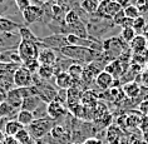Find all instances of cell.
Here are the masks:
<instances>
[{
  "label": "cell",
  "mask_w": 148,
  "mask_h": 144,
  "mask_svg": "<svg viewBox=\"0 0 148 144\" xmlns=\"http://www.w3.org/2000/svg\"><path fill=\"white\" fill-rule=\"evenodd\" d=\"M59 51L64 55L65 58L70 59V60L75 61V63H92L93 60H97L99 53L97 50L93 49H88V48H83V46H65L59 49Z\"/></svg>",
  "instance_id": "obj_1"
},
{
  "label": "cell",
  "mask_w": 148,
  "mask_h": 144,
  "mask_svg": "<svg viewBox=\"0 0 148 144\" xmlns=\"http://www.w3.org/2000/svg\"><path fill=\"white\" fill-rule=\"evenodd\" d=\"M54 123L55 121L51 120L49 117L36 118L29 127H27V129L35 140H40V139H43L45 135L49 134L51 128L54 127Z\"/></svg>",
  "instance_id": "obj_2"
},
{
  "label": "cell",
  "mask_w": 148,
  "mask_h": 144,
  "mask_svg": "<svg viewBox=\"0 0 148 144\" xmlns=\"http://www.w3.org/2000/svg\"><path fill=\"white\" fill-rule=\"evenodd\" d=\"M39 48H42L40 45L32 42H27V40H21L18 45V55L20 57L21 61L25 63L28 60H33V59H38L39 55Z\"/></svg>",
  "instance_id": "obj_3"
},
{
  "label": "cell",
  "mask_w": 148,
  "mask_h": 144,
  "mask_svg": "<svg viewBox=\"0 0 148 144\" xmlns=\"http://www.w3.org/2000/svg\"><path fill=\"white\" fill-rule=\"evenodd\" d=\"M122 9H123V6L117 0H101L97 15L101 18H104V19H112Z\"/></svg>",
  "instance_id": "obj_4"
},
{
  "label": "cell",
  "mask_w": 148,
  "mask_h": 144,
  "mask_svg": "<svg viewBox=\"0 0 148 144\" xmlns=\"http://www.w3.org/2000/svg\"><path fill=\"white\" fill-rule=\"evenodd\" d=\"M14 87L15 88H30L34 85L33 74L29 73L24 66H19L13 74Z\"/></svg>",
  "instance_id": "obj_5"
},
{
  "label": "cell",
  "mask_w": 148,
  "mask_h": 144,
  "mask_svg": "<svg viewBox=\"0 0 148 144\" xmlns=\"http://www.w3.org/2000/svg\"><path fill=\"white\" fill-rule=\"evenodd\" d=\"M21 42L19 34L15 33H0V53L13 49H18V45Z\"/></svg>",
  "instance_id": "obj_6"
},
{
  "label": "cell",
  "mask_w": 148,
  "mask_h": 144,
  "mask_svg": "<svg viewBox=\"0 0 148 144\" xmlns=\"http://www.w3.org/2000/svg\"><path fill=\"white\" fill-rule=\"evenodd\" d=\"M66 112L68 110H66L64 104H62V103H59L57 100H53L49 104H47V115L54 121L57 119H60V118L65 117Z\"/></svg>",
  "instance_id": "obj_7"
},
{
  "label": "cell",
  "mask_w": 148,
  "mask_h": 144,
  "mask_svg": "<svg viewBox=\"0 0 148 144\" xmlns=\"http://www.w3.org/2000/svg\"><path fill=\"white\" fill-rule=\"evenodd\" d=\"M21 15H23L24 20L27 24H33L35 23V21L40 20L44 15V9L42 6H38V5H30L29 8H27L24 10L23 13H21Z\"/></svg>",
  "instance_id": "obj_8"
},
{
  "label": "cell",
  "mask_w": 148,
  "mask_h": 144,
  "mask_svg": "<svg viewBox=\"0 0 148 144\" xmlns=\"http://www.w3.org/2000/svg\"><path fill=\"white\" fill-rule=\"evenodd\" d=\"M57 53L54 51V49L50 48H43L39 51L38 55V61L40 64H45V65H54L57 61Z\"/></svg>",
  "instance_id": "obj_9"
},
{
  "label": "cell",
  "mask_w": 148,
  "mask_h": 144,
  "mask_svg": "<svg viewBox=\"0 0 148 144\" xmlns=\"http://www.w3.org/2000/svg\"><path fill=\"white\" fill-rule=\"evenodd\" d=\"M95 84L98 85L99 89L102 90H108L112 88L113 83H114V78L112 75L109 74V73H107L106 70H102L101 73L97 75V78H95Z\"/></svg>",
  "instance_id": "obj_10"
},
{
  "label": "cell",
  "mask_w": 148,
  "mask_h": 144,
  "mask_svg": "<svg viewBox=\"0 0 148 144\" xmlns=\"http://www.w3.org/2000/svg\"><path fill=\"white\" fill-rule=\"evenodd\" d=\"M5 102L12 105L13 108L20 109L21 104H23V97H21L19 89H18V88H14V89L9 90L8 93L5 94Z\"/></svg>",
  "instance_id": "obj_11"
},
{
  "label": "cell",
  "mask_w": 148,
  "mask_h": 144,
  "mask_svg": "<svg viewBox=\"0 0 148 144\" xmlns=\"http://www.w3.org/2000/svg\"><path fill=\"white\" fill-rule=\"evenodd\" d=\"M73 79L68 74V72H60L55 75V85L62 90H68L69 88L73 87Z\"/></svg>",
  "instance_id": "obj_12"
},
{
  "label": "cell",
  "mask_w": 148,
  "mask_h": 144,
  "mask_svg": "<svg viewBox=\"0 0 148 144\" xmlns=\"http://www.w3.org/2000/svg\"><path fill=\"white\" fill-rule=\"evenodd\" d=\"M21 129H24V127L16 119H9L3 127V132L5 136H15L16 133H19Z\"/></svg>",
  "instance_id": "obj_13"
},
{
  "label": "cell",
  "mask_w": 148,
  "mask_h": 144,
  "mask_svg": "<svg viewBox=\"0 0 148 144\" xmlns=\"http://www.w3.org/2000/svg\"><path fill=\"white\" fill-rule=\"evenodd\" d=\"M43 104V102L36 97V95H30V97L23 99V104H21V110H28V112L34 113L40 105Z\"/></svg>",
  "instance_id": "obj_14"
},
{
  "label": "cell",
  "mask_w": 148,
  "mask_h": 144,
  "mask_svg": "<svg viewBox=\"0 0 148 144\" xmlns=\"http://www.w3.org/2000/svg\"><path fill=\"white\" fill-rule=\"evenodd\" d=\"M104 70L107 73H109L113 78H114V76H121L122 74H123V72H124V64L121 60L113 59L112 61L108 63V64L106 65Z\"/></svg>",
  "instance_id": "obj_15"
},
{
  "label": "cell",
  "mask_w": 148,
  "mask_h": 144,
  "mask_svg": "<svg viewBox=\"0 0 148 144\" xmlns=\"http://www.w3.org/2000/svg\"><path fill=\"white\" fill-rule=\"evenodd\" d=\"M147 44H148L147 39L142 34H137L136 38L129 43V45H131V49L133 53L138 54V53H142V51L147 50Z\"/></svg>",
  "instance_id": "obj_16"
},
{
  "label": "cell",
  "mask_w": 148,
  "mask_h": 144,
  "mask_svg": "<svg viewBox=\"0 0 148 144\" xmlns=\"http://www.w3.org/2000/svg\"><path fill=\"white\" fill-rule=\"evenodd\" d=\"M19 35L21 40H27V42H32V43H35L38 44V45L43 46V48H47L45 45H44V43L42 42V39L38 38L36 35H34V33H33L30 29L27 28V27H21L19 29Z\"/></svg>",
  "instance_id": "obj_17"
},
{
  "label": "cell",
  "mask_w": 148,
  "mask_h": 144,
  "mask_svg": "<svg viewBox=\"0 0 148 144\" xmlns=\"http://www.w3.org/2000/svg\"><path fill=\"white\" fill-rule=\"evenodd\" d=\"M21 27L15 21L8 19V18L0 16V33H15Z\"/></svg>",
  "instance_id": "obj_18"
},
{
  "label": "cell",
  "mask_w": 148,
  "mask_h": 144,
  "mask_svg": "<svg viewBox=\"0 0 148 144\" xmlns=\"http://www.w3.org/2000/svg\"><path fill=\"white\" fill-rule=\"evenodd\" d=\"M48 135H50L53 139H55L59 144H65L66 130H65V128L63 127V125H54Z\"/></svg>",
  "instance_id": "obj_19"
},
{
  "label": "cell",
  "mask_w": 148,
  "mask_h": 144,
  "mask_svg": "<svg viewBox=\"0 0 148 144\" xmlns=\"http://www.w3.org/2000/svg\"><path fill=\"white\" fill-rule=\"evenodd\" d=\"M66 72H68V74L72 76L74 84H75L77 82L82 83V82H80V78H82V74H83V65L82 64H79V63H73V64L68 68ZM74 84H73V85H74Z\"/></svg>",
  "instance_id": "obj_20"
},
{
  "label": "cell",
  "mask_w": 148,
  "mask_h": 144,
  "mask_svg": "<svg viewBox=\"0 0 148 144\" xmlns=\"http://www.w3.org/2000/svg\"><path fill=\"white\" fill-rule=\"evenodd\" d=\"M34 119H35V117H34V114H33L32 112H28V110H21V109L18 112L16 120L19 121V123L23 125L24 128L29 127V125L34 121Z\"/></svg>",
  "instance_id": "obj_21"
},
{
  "label": "cell",
  "mask_w": 148,
  "mask_h": 144,
  "mask_svg": "<svg viewBox=\"0 0 148 144\" xmlns=\"http://www.w3.org/2000/svg\"><path fill=\"white\" fill-rule=\"evenodd\" d=\"M101 0H82L80 1V8L87 14H97Z\"/></svg>",
  "instance_id": "obj_22"
},
{
  "label": "cell",
  "mask_w": 148,
  "mask_h": 144,
  "mask_svg": "<svg viewBox=\"0 0 148 144\" xmlns=\"http://www.w3.org/2000/svg\"><path fill=\"white\" fill-rule=\"evenodd\" d=\"M55 75V69L54 65H45V64H40L38 69V76L42 80H49L50 78H53Z\"/></svg>",
  "instance_id": "obj_23"
},
{
  "label": "cell",
  "mask_w": 148,
  "mask_h": 144,
  "mask_svg": "<svg viewBox=\"0 0 148 144\" xmlns=\"http://www.w3.org/2000/svg\"><path fill=\"white\" fill-rule=\"evenodd\" d=\"M122 90H123V93H124L125 97H128V98H136V97H138V95H139L140 87L137 83L131 82V83L124 84V87H123V89H122Z\"/></svg>",
  "instance_id": "obj_24"
},
{
  "label": "cell",
  "mask_w": 148,
  "mask_h": 144,
  "mask_svg": "<svg viewBox=\"0 0 148 144\" xmlns=\"http://www.w3.org/2000/svg\"><path fill=\"white\" fill-rule=\"evenodd\" d=\"M14 138H15L20 144H36V140L30 135V133L28 132L27 128L21 129L19 133H16V135L14 136Z\"/></svg>",
  "instance_id": "obj_25"
},
{
  "label": "cell",
  "mask_w": 148,
  "mask_h": 144,
  "mask_svg": "<svg viewBox=\"0 0 148 144\" xmlns=\"http://www.w3.org/2000/svg\"><path fill=\"white\" fill-rule=\"evenodd\" d=\"M18 112L19 110L15 109V108H13L10 104H8L5 100L0 104V118H10V117H13V115H18Z\"/></svg>",
  "instance_id": "obj_26"
},
{
  "label": "cell",
  "mask_w": 148,
  "mask_h": 144,
  "mask_svg": "<svg viewBox=\"0 0 148 144\" xmlns=\"http://www.w3.org/2000/svg\"><path fill=\"white\" fill-rule=\"evenodd\" d=\"M64 24L66 25V27H73V25H75L77 23H79L80 21V16H79V14L75 12V10H73V9H70L69 12H66L65 13V15H64Z\"/></svg>",
  "instance_id": "obj_27"
},
{
  "label": "cell",
  "mask_w": 148,
  "mask_h": 144,
  "mask_svg": "<svg viewBox=\"0 0 148 144\" xmlns=\"http://www.w3.org/2000/svg\"><path fill=\"white\" fill-rule=\"evenodd\" d=\"M125 119H127V124L128 125H132V127H138L139 128L140 121H142V119H143V115L139 112H133V113L129 114V115L125 117Z\"/></svg>",
  "instance_id": "obj_28"
},
{
  "label": "cell",
  "mask_w": 148,
  "mask_h": 144,
  "mask_svg": "<svg viewBox=\"0 0 148 144\" xmlns=\"http://www.w3.org/2000/svg\"><path fill=\"white\" fill-rule=\"evenodd\" d=\"M123 12L125 14V18H129V19H132V20H134L136 18L140 16V12L138 10V8L133 4H127L123 8Z\"/></svg>",
  "instance_id": "obj_29"
},
{
  "label": "cell",
  "mask_w": 148,
  "mask_h": 144,
  "mask_svg": "<svg viewBox=\"0 0 148 144\" xmlns=\"http://www.w3.org/2000/svg\"><path fill=\"white\" fill-rule=\"evenodd\" d=\"M21 66H24V68L27 69L29 73H32L33 75H35L36 73H38L40 63L38 61V59H33V60H28V61L23 63V65H21Z\"/></svg>",
  "instance_id": "obj_30"
},
{
  "label": "cell",
  "mask_w": 148,
  "mask_h": 144,
  "mask_svg": "<svg viewBox=\"0 0 148 144\" xmlns=\"http://www.w3.org/2000/svg\"><path fill=\"white\" fill-rule=\"evenodd\" d=\"M136 35H137V33L134 31V29L133 28L122 29V31H121V38L125 43H131L132 40L136 38Z\"/></svg>",
  "instance_id": "obj_31"
},
{
  "label": "cell",
  "mask_w": 148,
  "mask_h": 144,
  "mask_svg": "<svg viewBox=\"0 0 148 144\" xmlns=\"http://www.w3.org/2000/svg\"><path fill=\"white\" fill-rule=\"evenodd\" d=\"M147 25V21H146V18L144 16H138L134 20H133V29H134V31L137 34H140V31L144 30V28H146Z\"/></svg>",
  "instance_id": "obj_32"
},
{
  "label": "cell",
  "mask_w": 148,
  "mask_h": 144,
  "mask_svg": "<svg viewBox=\"0 0 148 144\" xmlns=\"http://www.w3.org/2000/svg\"><path fill=\"white\" fill-rule=\"evenodd\" d=\"M121 135V130L116 127H109L108 132H107V139H108V142L110 143H116V139L118 142V138H119Z\"/></svg>",
  "instance_id": "obj_33"
},
{
  "label": "cell",
  "mask_w": 148,
  "mask_h": 144,
  "mask_svg": "<svg viewBox=\"0 0 148 144\" xmlns=\"http://www.w3.org/2000/svg\"><path fill=\"white\" fill-rule=\"evenodd\" d=\"M124 19H125V14L123 12V9H122V10H119V12H118L116 15L112 18V21L114 23V25H118V27H121Z\"/></svg>",
  "instance_id": "obj_34"
},
{
  "label": "cell",
  "mask_w": 148,
  "mask_h": 144,
  "mask_svg": "<svg viewBox=\"0 0 148 144\" xmlns=\"http://www.w3.org/2000/svg\"><path fill=\"white\" fill-rule=\"evenodd\" d=\"M14 1H15L16 8L20 10V13H23L25 9L32 5V0H14Z\"/></svg>",
  "instance_id": "obj_35"
},
{
  "label": "cell",
  "mask_w": 148,
  "mask_h": 144,
  "mask_svg": "<svg viewBox=\"0 0 148 144\" xmlns=\"http://www.w3.org/2000/svg\"><path fill=\"white\" fill-rule=\"evenodd\" d=\"M138 112L142 114L143 117H147V115H148V99H144V100L139 104Z\"/></svg>",
  "instance_id": "obj_36"
},
{
  "label": "cell",
  "mask_w": 148,
  "mask_h": 144,
  "mask_svg": "<svg viewBox=\"0 0 148 144\" xmlns=\"http://www.w3.org/2000/svg\"><path fill=\"white\" fill-rule=\"evenodd\" d=\"M139 129L142 133H147L148 132V115L147 117H143L142 121H140V125H139Z\"/></svg>",
  "instance_id": "obj_37"
},
{
  "label": "cell",
  "mask_w": 148,
  "mask_h": 144,
  "mask_svg": "<svg viewBox=\"0 0 148 144\" xmlns=\"http://www.w3.org/2000/svg\"><path fill=\"white\" fill-rule=\"evenodd\" d=\"M122 29H127V28H133V20L129 19V18H125V19L123 20V23H122L121 25Z\"/></svg>",
  "instance_id": "obj_38"
},
{
  "label": "cell",
  "mask_w": 148,
  "mask_h": 144,
  "mask_svg": "<svg viewBox=\"0 0 148 144\" xmlns=\"http://www.w3.org/2000/svg\"><path fill=\"white\" fill-rule=\"evenodd\" d=\"M82 144H103V143H102V140L98 138H88L84 140Z\"/></svg>",
  "instance_id": "obj_39"
},
{
  "label": "cell",
  "mask_w": 148,
  "mask_h": 144,
  "mask_svg": "<svg viewBox=\"0 0 148 144\" xmlns=\"http://www.w3.org/2000/svg\"><path fill=\"white\" fill-rule=\"evenodd\" d=\"M3 144H20L18 140L14 138V136H5L4 142H3Z\"/></svg>",
  "instance_id": "obj_40"
},
{
  "label": "cell",
  "mask_w": 148,
  "mask_h": 144,
  "mask_svg": "<svg viewBox=\"0 0 148 144\" xmlns=\"http://www.w3.org/2000/svg\"><path fill=\"white\" fill-rule=\"evenodd\" d=\"M142 140L144 143L148 144V132L147 133H142Z\"/></svg>",
  "instance_id": "obj_41"
},
{
  "label": "cell",
  "mask_w": 148,
  "mask_h": 144,
  "mask_svg": "<svg viewBox=\"0 0 148 144\" xmlns=\"http://www.w3.org/2000/svg\"><path fill=\"white\" fill-rule=\"evenodd\" d=\"M142 35L147 39V42H148V25H146V28H144V30H143V34H142Z\"/></svg>",
  "instance_id": "obj_42"
},
{
  "label": "cell",
  "mask_w": 148,
  "mask_h": 144,
  "mask_svg": "<svg viewBox=\"0 0 148 144\" xmlns=\"http://www.w3.org/2000/svg\"><path fill=\"white\" fill-rule=\"evenodd\" d=\"M4 139H5V135H4V132L0 129V144H3V142H4Z\"/></svg>",
  "instance_id": "obj_43"
},
{
  "label": "cell",
  "mask_w": 148,
  "mask_h": 144,
  "mask_svg": "<svg viewBox=\"0 0 148 144\" xmlns=\"http://www.w3.org/2000/svg\"><path fill=\"white\" fill-rule=\"evenodd\" d=\"M4 100H5V94L0 91V104H1V103L4 102Z\"/></svg>",
  "instance_id": "obj_44"
},
{
  "label": "cell",
  "mask_w": 148,
  "mask_h": 144,
  "mask_svg": "<svg viewBox=\"0 0 148 144\" xmlns=\"http://www.w3.org/2000/svg\"><path fill=\"white\" fill-rule=\"evenodd\" d=\"M36 144H49V143H47V142H45V140L40 139V140H36Z\"/></svg>",
  "instance_id": "obj_45"
},
{
  "label": "cell",
  "mask_w": 148,
  "mask_h": 144,
  "mask_svg": "<svg viewBox=\"0 0 148 144\" xmlns=\"http://www.w3.org/2000/svg\"><path fill=\"white\" fill-rule=\"evenodd\" d=\"M6 1V0H0V5H3V4H4V3Z\"/></svg>",
  "instance_id": "obj_46"
},
{
  "label": "cell",
  "mask_w": 148,
  "mask_h": 144,
  "mask_svg": "<svg viewBox=\"0 0 148 144\" xmlns=\"http://www.w3.org/2000/svg\"><path fill=\"white\" fill-rule=\"evenodd\" d=\"M39 1H42V3H48L49 0H39Z\"/></svg>",
  "instance_id": "obj_47"
},
{
  "label": "cell",
  "mask_w": 148,
  "mask_h": 144,
  "mask_svg": "<svg viewBox=\"0 0 148 144\" xmlns=\"http://www.w3.org/2000/svg\"><path fill=\"white\" fill-rule=\"evenodd\" d=\"M72 144H82V143H72Z\"/></svg>",
  "instance_id": "obj_48"
}]
</instances>
